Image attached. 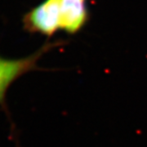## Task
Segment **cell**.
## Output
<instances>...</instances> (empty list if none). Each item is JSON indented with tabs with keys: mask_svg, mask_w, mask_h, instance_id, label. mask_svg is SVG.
Returning a JSON list of instances; mask_svg holds the SVG:
<instances>
[{
	"mask_svg": "<svg viewBox=\"0 0 147 147\" xmlns=\"http://www.w3.org/2000/svg\"><path fill=\"white\" fill-rule=\"evenodd\" d=\"M62 44H65V42H47L35 53L19 59H7L0 56V104H3L5 100L7 91L11 84L25 74L38 69V61L42 56Z\"/></svg>",
	"mask_w": 147,
	"mask_h": 147,
	"instance_id": "cell-1",
	"label": "cell"
},
{
	"mask_svg": "<svg viewBox=\"0 0 147 147\" xmlns=\"http://www.w3.org/2000/svg\"><path fill=\"white\" fill-rule=\"evenodd\" d=\"M27 31L52 37L60 30V14L57 0H44L28 11L23 17Z\"/></svg>",
	"mask_w": 147,
	"mask_h": 147,
	"instance_id": "cell-2",
	"label": "cell"
},
{
	"mask_svg": "<svg viewBox=\"0 0 147 147\" xmlns=\"http://www.w3.org/2000/svg\"><path fill=\"white\" fill-rule=\"evenodd\" d=\"M60 30L74 34L84 28L89 19L86 0H57Z\"/></svg>",
	"mask_w": 147,
	"mask_h": 147,
	"instance_id": "cell-3",
	"label": "cell"
}]
</instances>
